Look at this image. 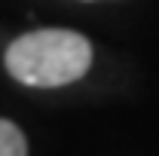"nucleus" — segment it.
<instances>
[{
    "mask_svg": "<svg viewBox=\"0 0 159 156\" xmlns=\"http://www.w3.org/2000/svg\"><path fill=\"white\" fill-rule=\"evenodd\" d=\"M0 156H28L25 132L9 119H0Z\"/></svg>",
    "mask_w": 159,
    "mask_h": 156,
    "instance_id": "f03ea898",
    "label": "nucleus"
},
{
    "mask_svg": "<svg viewBox=\"0 0 159 156\" xmlns=\"http://www.w3.org/2000/svg\"><path fill=\"white\" fill-rule=\"evenodd\" d=\"M9 77L34 89L70 86L92 67V43L67 28H37L6 46Z\"/></svg>",
    "mask_w": 159,
    "mask_h": 156,
    "instance_id": "f257e3e1",
    "label": "nucleus"
}]
</instances>
